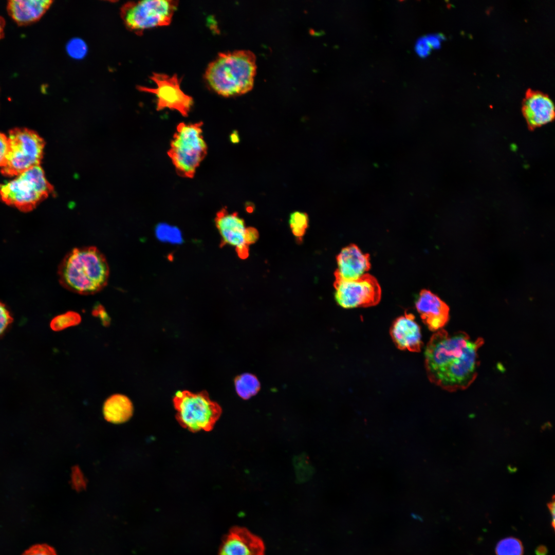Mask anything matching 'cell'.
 Listing matches in <instances>:
<instances>
[{"label":"cell","mask_w":555,"mask_h":555,"mask_svg":"<svg viewBox=\"0 0 555 555\" xmlns=\"http://www.w3.org/2000/svg\"><path fill=\"white\" fill-rule=\"evenodd\" d=\"M484 341L465 332L449 334L443 328L430 339L424 351V367L430 382L448 392L468 388L476 379L479 350Z\"/></svg>","instance_id":"cell-1"},{"label":"cell","mask_w":555,"mask_h":555,"mask_svg":"<svg viewBox=\"0 0 555 555\" xmlns=\"http://www.w3.org/2000/svg\"><path fill=\"white\" fill-rule=\"evenodd\" d=\"M109 274L106 259L95 247L73 249L65 255L58 268L61 285L83 295L101 291L106 285Z\"/></svg>","instance_id":"cell-2"},{"label":"cell","mask_w":555,"mask_h":555,"mask_svg":"<svg viewBox=\"0 0 555 555\" xmlns=\"http://www.w3.org/2000/svg\"><path fill=\"white\" fill-rule=\"evenodd\" d=\"M256 57L249 50L219 53L206 68L205 79L218 95L239 96L250 91L256 74Z\"/></svg>","instance_id":"cell-3"},{"label":"cell","mask_w":555,"mask_h":555,"mask_svg":"<svg viewBox=\"0 0 555 555\" xmlns=\"http://www.w3.org/2000/svg\"><path fill=\"white\" fill-rule=\"evenodd\" d=\"M203 123L181 122L173 135L168 154L181 177L192 178L206 157L207 145L202 133Z\"/></svg>","instance_id":"cell-4"},{"label":"cell","mask_w":555,"mask_h":555,"mask_svg":"<svg viewBox=\"0 0 555 555\" xmlns=\"http://www.w3.org/2000/svg\"><path fill=\"white\" fill-rule=\"evenodd\" d=\"M173 402L177 422L193 433L211 431L222 413L220 405L210 399L206 391L198 393L177 391Z\"/></svg>","instance_id":"cell-5"},{"label":"cell","mask_w":555,"mask_h":555,"mask_svg":"<svg viewBox=\"0 0 555 555\" xmlns=\"http://www.w3.org/2000/svg\"><path fill=\"white\" fill-rule=\"evenodd\" d=\"M52 189L43 170L36 165L0 185V198L8 205L29 212L47 197Z\"/></svg>","instance_id":"cell-6"},{"label":"cell","mask_w":555,"mask_h":555,"mask_svg":"<svg viewBox=\"0 0 555 555\" xmlns=\"http://www.w3.org/2000/svg\"><path fill=\"white\" fill-rule=\"evenodd\" d=\"M8 151L1 173L5 176H18L40 163L43 157L44 142L35 132L26 128L10 131Z\"/></svg>","instance_id":"cell-7"},{"label":"cell","mask_w":555,"mask_h":555,"mask_svg":"<svg viewBox=\"0 0 555 555\" xmlns=\"http://www.w3.org/2000/svg\"><path fill=\"white\" fill-rule=\"evenodd\" d=\"M178 1L144 0L128 2L120 9V15L127 28L140 35L144 30L170 24Z\"/></svg>","instance_id":"cell-8"},{"label":"cell","mask_w":555,"mask_h":555,"mask_svg":"<svg viewBox=\"0 0 555 555\" xmlns=\"http://www.w3.org/2000/svg\"><path fill=\"white\" fill-rule=\"evenodd\" d=\"M334 285L335 300L343 308L372 307L381 300V287L368 273L355 280H335Z\"/></svg>","instance_id":"cell-9"},{"label":"cell","mask_w":555,"mask_h":555,"mask_svg":"<svg viewBox=\"0 0 555 555\" xmlns=\"http://www.w3.org/2000/svg\"><path fill=\"white\" fill-rule=\"evenodd\" d=\"M150 79L156 87L138 86V90L154 94L157 98V110L165 108L178 111L187 117L193 104L192 97L185 94L180 88L181 79L177 74L170 76L165 73L153 72Z\"/></svg>","instance_id":"cell-10"},{"label":"cell","mask_w":555,"mask_h":555,"mask_svg":"<svg viewBox=\"0 0 555 555\" xmlns=\"http://www.w3.org/2000/svg\"><path fill=\"white\" fill-rule=\"evenodd\" d=\"M215 221L223 243L235 247L238 256L246 258L249 249L246 242L247 228L244 219L237 213H230L226 209H222L217 213Z\"/></svg>","instance_id":"cell-11"},{"label":"cell","mask_w":555,"mask_h":555,"mask_svg":"<svg viewBox=\"0 0 555 555\" xmlns=\"http://www.w3.org/2000/svg\"><path fill=\"white\" fill-rule=\"evenodd\" d=\"M218 555H265V546L247 529L234 527L223 538Z\"/></svg>","instance_id":"cell-12"},{"label":"cell","mask_w":555,"mask_h":555,"mask_svg":"<svg viewBox=\"0 0 555 555\" xmlns=\"http://www.w3.org/2000/svg\"><path fill=\"white\" fill-rule=\"evenodd\" d=\"M522 111L528 127L534 130L552 122L554 106L549 96L540 91L528 89L522 102Z\"/></svg>","instance_id":"cell-13"},{"label":"cell","mask_w":555,"mask_h":555,"mask_svg":"<svg viewBox=\"0 0 555 555\" xmlns=\"http://www.w3.org/2000/svg\"><path fill=\"white\" fill-rule=\"evenodd\" d=\"M415 306L422 322L431 331L442 329L449 320L448 305L429 290L420 292Z\"/></svg>","instance_id":"cell-14"},{"label":"cell","mask_w":555,"mask_h":555,"mask_svg":"<svg viewBox=\"0 0 555 555\" xmlns=\"http://www.w3.org/2000/svg\"><path fill=\"white\" fill-rule=\"evenodd\" d=\"M337 263L335 280H355L371 268L369 255L353 244L342 249L337 256Z\"/></svg>","instance_id":"cell-15"},{"label":"cell","mask_w":555,"mask_h":555,"mask_svg":"<svg viewBox=\"0 0 555 555\" xmlns=\"http://www.w3.org/2000/svg\"><path fill=\"white\" fill-rule=\"evenodd\" d=\"M390 335L398 349L420 351L423 344L421 329L412 313L405 312L397 318L391 327Z\"/></svg>","instance_id":"cell-16"},{"label":"cell","mask_w":555,"mask_h":555,"mask_svg":"<svg viewBox=\"0 0 555 555\" xmlns=\"http://www.w3.org/2000/svg\"><path fill=\"white\" fill-rule=\"evenodd\" d=\"M53 1L50 0H11L7 4L9 14L19 25H26L39 20Z\"/></svg>","instance_id":"cell-17"},{"label":"cell","mask_w":555,"mask_h":555,"mask_svg":"<svg viewBox=\"0 0 555 555\" xmlns=\"http://www.w3.org/2000/svg\"><path fill=\"white\" fill-rule=\"evenodd\" d=\"M105 419L113 423H121L128 420L132 415L133 404L125 395L116 394L109 396L103 405Z\"/></svg>","instance_id":"cell-18"},{"label":"cell","mask_w":555,"mask_h":555,"mask_svg":"<svg viewBox=\"0 0 555 555\" xmlns=\"http://www.w3.org/2000/svg\"><path fill=\"white\" fill-rule=\"evenodd\" d=\"M234 385L238 395L245 400L255 395L261 388V384L257 378L250 373L237 376L234 379Z\"/></svg>","instance_id":"cell-19"},{"label":"cell","mask_w":555,"mask_h":555,"mask_svg":"<svg viewBox=\"0 0 555 555\" xmlns=\"http://www.w3.org/2000/svg\"><path fill=\"white\" fill-rule=\"evenodd\" d=\"M81 320L82 318L79 313L69 311L53 318L50 323V327L52 330L59 331L78 325Z\"/></svg>","instance_id":"cell-20"},{"label":"cell","mask_w":555,"mask_h":555,"mask_svg":"<svg viewBox=\"0 0 555 555\" xmlns=\"http://www.w3.org/2000/svg\"><path fill=\"white\" fill-rule=\"evenodd\" d=\"M155 233L157 238L161 242L176 244H180L182 242L180 230L176 227L165 223H161L157 226Z\"/></svg>","instance_id":"cell-21"},{"label":"cell","mask_w":555,"mask_h":555,"mask_svg":"<svg viewBox=\"0 0 555 555\" xmlns=\"http://www.w3.org/2000/svg\"><path fill=\"white\" fill-rule=\"evenodd\" d=\"M523 546L517 539L509 537L501 540L495 548L496 555H523Z\"/></svg>","instance_id":"cell-22"},{"label":"cell","mask_w":555,"mask_h":555,"mask_svg":"<svg viewBox=\"0 0 555 555\" xmlns=\"http://www.w3.org/2000/svg\"><path fill=\"white\" fill-rule=\"evenodd\" d=\"M308 214L305 212L295 211L290 214L289 225L292 234L299 239H301L305 234L308 226Z\"/></svg>","instance_id":"cell-23"},{"label":"cell","mask_w":555,"mask_h":555,"mask_svg":"<svg viewBox=\"0 0 555 555\" xmlns=\"http://www.w3.org/2000/svg\"><path fill=\"white\" fill-rule=\"evenodd\" d=\"M13 322V318L6 305L0 302V338L9 328Z\"/></svg>","instance_id":"cell-24"},{"label":"cell","mask_w":555,"mask_h":555,"mask_svg":"<svg viewBox=\"0 0 555 555\" xmlns=\"http://www.w3.org/2000/svg\"><path fill=\"white\" fill-rule=\"evenodd\" d=\"M22 555H57L55 550L51 546L46 544H39L32 546L25 550Z\"/></svg>","instance_id":"cell-25"},{"label":"cell","mask_w":555,"mask_h":555,"mask_svg":"<svg viewBox=\"0 0 555 555\" xmlns=\"http://www.w3.org/2000/svg\"><path fill=\"white\" fill-rule=\"evenodd\" d=\"M69 52L75 57H80L85 54L86 48L81 41H72L68 45Z\"/></svg>","instance_id":"cell-26"},{"label":"cell","mask_w":555,"mask_h":555,"mask_svg":"<svg viewBox=\"0 0 555 555\" xmlns=\"http://www.w3.org/2000/svg\"><path fill=\"white\" fill-rule=\"evenodd\" d=\"M8 151V139L0 132V167H4L6 163Z\"/></svg>","instance_id":"cell-27"},{"label":"cell","mask_w":555,"mask_h":555,"mask_svg":"<svg viewBox=\"0 0 555 555\" xmlns=\"http://www.w3.org/2000/svg\"><path fill=\"white\" fill-rule=\"evenodd\" d=\"M92 313L95 317L100 319L102 325L105 327L110 325L111 319L102 305L100 304L96 305Z\"/></svg>","instance_id":"cell-28"},{"label":"cell","mask_w":555,"mask_h":555,"mask_svg":"<svg viewBox=\"0 0 555 555\" xmlns=\"http://www.w3.org/2000/svg\"><path fill=\"white\" fill-rule=\"evenodd\" d=\"M258 238V232L256 229L253 227L247 228L246 232V242L247 244L249 245L254 243Z\"/></svg>","instance_id":"cell-29"},{"label":"cell","mask_w":555,"mask_h":555,"mask_svg":"<svg viewBox=\"0 0 555 555\" xmlns=\"http://www.w3.org/2000/svg\"><path fill=\"white\" fill-rule=\"evenodd\" d=\"M548 506L549 509V510L550 511L551 514H552V527H554V501L553 500L551 502H550L549 504H548Z\"/></svg>","instance_id":"cell-30"},{"label":"cell","mask_w":555,"mask_h":555,"mask_svg":"<svg viewBox=\"0 0 555 555\" xmlns=\"http://www.w3.org/2000/svg\"><path fill=\"white\" fill-rule=\"evenodd\" d=\"M230 137L231 140L233 143H237L239 142V138L238 132L237 131H235L232 134H231Z\"/></svg>","instance_id":"cell-31"},{"label":"cell","mask_w":555,"mask_h":555,"mask_svg":"<svg viewBox=\"0 0 555 555\" xmlns=\"http://www.w3.org/2000/svg\"><path fill=\"white\" fill-rule=\"evenodd\" d=\"M5 26V21L4 19L0 16V39L4 36V29Z\"/></svg>","instance_id":"cell-32"},{"label":"cell","mask_w":555,"mask_h":555,"mask_svg":"<svg viewBox=\"0 0 555 555\" xmlns=\"http://www.w3.org/2000/svg\"><path fill=\"white\" fill-rule=\"evenodd\" d=\"M542 550H540V549H538V551L539 552V553H540V552H542ZM544 552H546V551H543V553H541V555H543V554H544V553H543Z\"/></svg>","instance_id":"cell-33"}]
</instances>
